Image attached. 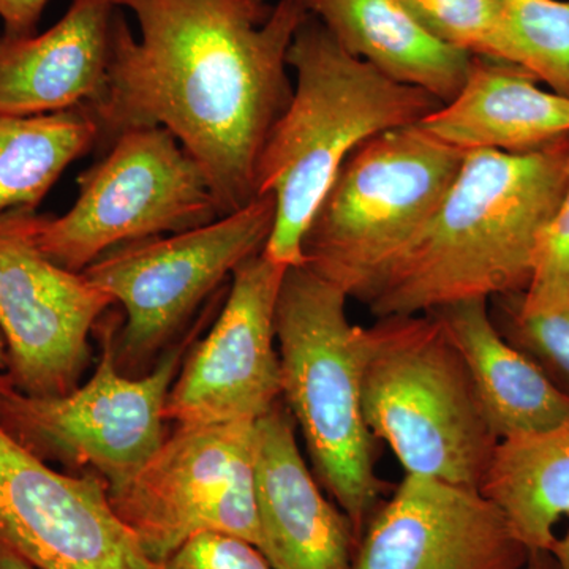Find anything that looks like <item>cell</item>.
I'll return each instance as SVG.
<instances>
[{
    "mask_svg": "<svg viewBox=\"0 0 569 569\" xmlns=\"http://www.w3.org/2000/svg\"><path fill=\"white\" fill-rule=\"evenodd\" d=\"M99 146L163 127L200 164L222 216L258 197L266 140L293 97L287 56L302 0H112Z\"/></svg>",
    "mask_w": 569,
    "mask_h": 569,
    "instance_id": "6da1fadb",
    "label": "cell"
},
{
    "mask_svg": "<svg viewBox=\"0 0 569 569\" xmlns=\"http://www.w3.org/2000/svg\"><path fill=\"white\" fill-rule=\"evenodd\" d=\"M549 552L552 553L557 568L569 569V530L567 533L557 538V541L553 542L552 549H550Z\"/></svg>",
    "mask_w": 569,
    "mask_h": 569,
    "instance_id": "f1b7e54d",
    "label": "cell"
},
{
    "mask_svg": "<svg viewBox=\"0 0 569 569\" xmlns=\"http://www.w3.org/2000/svg\"><path fill=\"white\" fill-rule=\"evenodd\" d=\"M527 569H559L557 568L556 560L549 550H539V552H531L529 565Z\"/></svg>",
    "mask_w": 569,
    "mask_h": 569,
    "instance_id": "f546056e",
    "label": "cell"
},
{
    "mask_svg": "<svg viewBox=\"0 0 569 569\" xmlns=\"http://www.w3.org/2000/svg\"><path fill=\"white\" fill-rule=\"evenodd\" d=\"M569 137L526 153L470 151L425 230L389 266L373 317L523 293L539 236L567 189Z\"/></svg>",
    "mask_w": 569,
    "mask_h": 569,
    "instance_id": "7a4b0ae2",
    "label": "cell"
},
{
    "mask_svg": "<svg viewBox=\"0 0 569 569\" xmlns=\"http://www.w3.org/2000/svg\"><path fill=\"white\" fill-rule=\"evenodd\" d=\"M48 2L50 0H0L3 33L13 37L33 36Z\"/></svg>",
    "mask_w": 569,
    "mask_h": 569,
    "instance_id": "4316f807",
    "label": "cell"
},
{
    "mask_svg": "<svg viewBox=\"0 0 569 569\" xmlns=\"http://www.w3.org/2000/svg\"><path fill=\"white\" fill-rule=\"evenodd\" d=\"M0 539L39 569H162L116 515L100 475L61 473L2 427Z\"/></svg>",
    "mask_w": 569,
    "mask_h": 569,
    "instance_id": "7c38bea8",
    "label": "cell"
},
{
    "mask_svg": "<svg viewBox=\"0 0 569 569\" xmlns=\"http://www.w3.org/2000/svg\"><path fill=\"white\" fill-rule=\"evenodd\" d=\"M481 492L530 552L552 549L569 518V415L559 425L497 443Z\"/></svg>",
    "mask_w": 569,
    "mask_h": 569,
    "instance_id": "ffe728a7",
    "label": "cell"
},
{
    "mask_svg": "<svg viewBox=\"0 0 569 569\" xmlns=\"http://www.w3.org/2000/svg\"><path fill=\"white\" fill-rule=\"evenodd\" d=\"M257 421L178 425L122 485L111 507L153 563L162 565L200 533L260 545Z\"/></svg>",
    "mask_w": 569,
    "mask_h": 569,
    "instance_id": "30bf717a",
    "label": "cell"
},
{
    "mask_svg": "<svg viewBox=\"0 0 569 569\" xmlns=\"http://www.w3.org/2000/svg\"><path fill=\"white\" fill-rule=\"evenodd\" d=\"M7 367H9V353H7L6 339L0 332V372H6Z\"/></svg>",
    "mask_w": 569,
    "mask_h": 569,
    "instance_id": "4dcf8cb0",
    "label": "cell"
},
{
    "mask_svg": "<svg viewBox=\"0 0 569 569\" xmlns=\"http://www.w3.org/2000/svg\"><path fill=\"white\" fill-rule=\"evenodd\" d=\"M287 63L296 73L293 97L261 151L257 192L276 198L263 254L293 268L305 264L307 228L351 152L377 134L425 121L443 103L343 50L312 14L296 31Z\"/></svg>",
    "mask_w": 569,
    "mask_h": 569,
    "instance_id": "3957f363",
    "label": "cell"
},
{
    "mask_svg": "<svg viewBox=\"0 0 569 569\" xmlns=\"http://www.w3.org/2000/svg\"><path fill=\"white\" fill-rule=\"evenodd\" d=\"M419 126L463 152L526 153L569 137V99L529 71L473 56L456 99Z\"/></svg>",
    "mask_w": 569,
    "mask_h": 569,
    "instance_id": "e0dca14e",
    "label": "cell"
},
{
    "mask_svg": "<svg viewBox=\"0 0 569 569\" xmlns=\"http://www.w3.org/2000/svg\"><path fill=\"white\" fill-rule=\"evenodd\" d=\"M436 39L477 58L519 67L501 0H399Z\"/></svg>",
    "mask_w": 569,
    "mask_h": 569,
    "instance_id": "603a6c76",
    "label": "cell"
},
{
    "mask_svg": "<svg viewBox=\"0 0 569 569\" xmlns=\"http://www.w3.org/2000/svg\"><path fill=\"white\" fill-rule=\"evenodd\" d=\"M530 553L481 490L406 475L367 523L353 569H527Z\"/></svg>",
    "mask_w": 569,
    "mask_h": 569,
    "instance_id": "5bb4252c",
    "label": "cell"
},
{
    "mask_svg": "<svg viewBox=\"0 0 569 569\" xmlns=\"http://www.w3.org/2000/svg\"><path fill=\"white\" fill-rule=\"evenodd\" d=\"M287 269L263 252L236 268L222 312L168 392L164 419L258 421L282 399L276 309Z\"/></svg>",
    "mask_w": 569,
    "mask_h": 569,
    "instance_id": "4fadbf2b",
    "label": "cell"
},
{
    "mask_svg": "<svg viewBox=\"0 0 569 569\" xmlns=\"http://www.w3.org/2000/svg\"><path fill=\"white\" fill-rule=\"evenodd\" d=\"M508 296L516 309L527 316L553 312L569 305V159L567 189L539 236L529 287L523 293Z\"/></svg>",
    "mask_w": 569,
    "mask_h": 569,
    "instance_id": "d4e9b609",
    "label": "cell"
},
{
    "mask_svg": "<svg viewBox=\"0 0 569 569\" xmlns=\"http://www.w3.org/2000/svg\"><path fill=\"white\" fill-rule=\"evenodd\" d=\"M348 296L306 264L288 268L276 309L282 400L305 437L318 479L356 538L380 507L373 440L362 413L365 328Z\"/></svg>",
    "mask_w": 569,
    "mask_h": 569,
    "instance_id": "277c9868",
    "label": "cell"
},
{
    "mask_svg": "<svg viewBox=\"0 0 569 569\" xmlns=\"http://www.w3.org/2000/svg\"><path fill=\"white\" fill-rule=\"evenodd\" d=\"M493 323L511 346L533 359L549 380L569 396V305L553 312H519L509 296L492 299Z\"/></svg>",
    "mask_w": 569,
    "mask_h": 569,
    "instance_id": "cb8c5ba5",
    "label": "cell"
},
{
    "mask_svg": "<svg viewBox=\"0 0 569 569\" xmlns=\"http://www.w3.org/2000/svg\"><path fill=\"white\" fill-rule=\"evenodd\" d=\"M162 569H274L263 552L246 539L233 535L200 533L190 538Z\"/></svg>",
    "mask_w": 569,
    "mask_h": 569,
    "instance_id": "484cf974",
    "label": "cell"
},
{
    "mask_svg": "<svg viewBox=\"0 0 569 569\" xmlns=\"http://www.w3.org/2000/svg\"><path fill=\"white\" fill-rule=\"evenodd\" d=\"M99 126L86 107L51 114H0V213L37 211L63 171L99 146Z\"/></svg>",
    "mask_w": 569,
    "mask_h": 569,
    "instance_id": "44dd1931",
    "label": "cell"
},
{
    "mask_svg": "<svg viewBox=\"0 0 569 569\" xmlns=\"http://www.w3.org/2000/svg\"><path fill=\"white\" fill-rule=\"evenodd\" d=\"M362 413L406 475L481 490L498 443L462 356L432 313L365 328Z\"/></svg>",
    "mask_w": 569,
    "mask_h": 569,
    "instance_id": "5b68a950",
    "label": "cell"
},
{
    "mask_svg": "<svg viewBox=\"0 0 569 569\" xmlns=\"http://www.w3.org/2000/svg\"><path fill=\"white\" fill-rule=\"evenodd\" d=\"M33 209L0 213V332L6 377L31 396L77 388L88 365L89 336L114 302L82 272L48 260L33 239Z\"/></svg>",
    "mask_w": 569,
    "mask_h": 569,
    "instance_id": "8fae6325",
    "label": "cell"
},
{
    "mask_svg": "<svg viewBox=\"0 0 569 569\" xmlns=\"http://www.w3.org/2000/svg\"><path fill=\"white\" fill-rule=\"evenodd\" d=\"M296 429L282 399L257 421L258 549L274 569H353V526L318 488Z\"/></svg>",
    "mask_w": 569,
    "mask_h": 569,
    "instance_id": "9a60e30c",
    "label": "cell"
},
{
    "mask_svg": "<svg viewBox=\"0 0 569 569\" xmlns=\"http://www.w3.org/2000/svg\"><path fill=\"white\" fill-rule=\"evenodd\" d=\"M466 153L419 123L362 142L310 220L301 246L307 268L366 305L437 212Z\"/></svg>",
    "mask_w": 569,
    "mask_h": 569,
    "instance_id": "8992f818",
    "label": "cell"
},
{
    "mask_svg": "<svg viewBox=\"0 0 569 569\" xmlns=\"http://www.w3.org/2000/svg\"><path fill=\"white\" fill-rule=\"evenodd\" d=\"M274 220V194H260L206 227L127 242L86 268L82 274L126 313L114 339L119 369L159 353L239 264L263 252Z\"/></svg>",
    "mask_w": 569,
    "mask_h": 569,
    "instance_id": "9c48e42d",
    "label": "cell"
},
{
    "mask_svg": "<svg viewBox=\"0 0 569 569\" xmlns=\"http://www.w3.org/2000/svg\"><path fill=\"white\" fill-rule=\"evenodd\" d=\"M0 569H39L0 539Z\"/></svg>",
    "mask_w": 569,
    "mask_h": 569,
    "instance_id": "83f0119b",
    "label": "cell"
},
{
    "mask_svg": "<svg viewBox=\"0 0 569 569\" xmlns=\"http://www.w3.org/2000/svg\"><path fill=\"white\" fill-rule=\"evenodd\" d=\"M343 50L388 78L447 104L466 84L473 56L436 39L399 0H302Z\"/></svg>",
    "mask_w": 569,
    "mask_h": 569,
    "instance_id": "d6986e66",
    "label": "cell"
},
{
    "mask_svg": "<svg viewBox=\"0 0 569 569\" xmlns=\"http://www.w3.org/2000/svg\"><path fill=\"white\" fill-rule=\"evenodd\" d=\"M112 0H71L43 33H0V114L29 118L102 100L110 66Z\"/></svg>",
    "mask_w": 569,
    "mask_h": 569,
    "instance_id": "2e32d148",
    "label": "cell"
},
{
    "mask_svg": "<svg viewBox=\"0 0 569 569\" xmlns=\"http://www.w3.org/2000/svg\"><path fill=\"white\" fill-rule=\"evenodd\" d=\"M77 201L61 217L33 213V239L52 263L82 272L114 247L178 234L220 219L211 186L163 127L119 134L78 178Z\"/></svg>",
    "mask_w": 569,
    "mask_h": 569,
    "instance_id": "52a82bcc",
    "label": "cell"
},
{
    "mask_svg": "<svg viewBox=\"0 0 569 569\" xmlns=\"http://www.w3.org/2000/svg\"><path fill=\"white\" fill-rule=\"evenodd\" d=\"M489 302L466 299L427 313L440 321L462 356L479 407L498 441L559 425L569 415V396L500 335Z\"/></svg>",
    "mask_w": 569,
    "mask_h": 569,
    "instance_id": "ac0fdd59",
    "label": "cell"
},
{
    "mask_svg": "<svg viewBox=\"0 0 569 569\" xmlns=\"http://www.w3.org/2000/svg\"><path fill=\"white\" fill-rule=\"evenodd\" d=\"M116 321L103 325L102 358L88 383L62 396L24 395L0 372V427L37 458L92 468L108 489L133 477L164 440V403L200 325L148 376H123Z\"/></svg>",
    "mask_w": 569,
    "mask_h": 569,
    "instance_id": "ba28073f",
    "label": "cell"
},
{
    "mask_svg": "<svg viewBox=\"0 0 569 569\" xmlns=\"http://www.w3.org/2000/svg\"><path fill=\"white\" fill-rule=\"evenodd\" d=\"M520 69L569 99V0H501Z\"/></svg>",
    "mask_w": 569,
    "mask_h": 569,
    "instance_id": "7402d4cb",
    "label": "cell"
}]
</instances>
